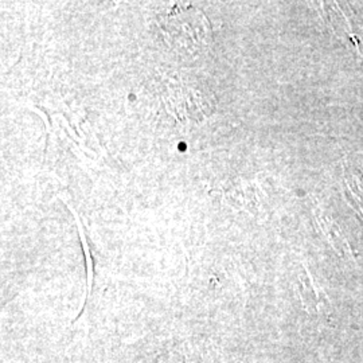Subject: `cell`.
I'll return each mask as SVG.
<instances>
[{
  "mask_svg": "<svg viewBox=\"0 0 363 363\" xmlns=\"http://www.w3.org/2000/svg\"><path fill=\"white\" fill-rule=\"evenodd\" d=\"M208 94L211 93L201 91L198 86L191 84H181L177 86V91H171L169 101L178 113H186L191 118H201L202 113L208 115L211 111L213 103L210 101L211 97L202 100H198V97L201 99Z\"/></svg>",
  "mask_w": 363,
  "mask_h": 363,
  "instance_id": "obj_2",
  "label": "cell"
},
{
  "mask_svg": "<svg viewBox=\"0 0 363 363\" xmlns=\"http://www.w3.org/2000/svg\"><path fill=\"white\" fill-rule=\"evenodd\" d=\"M160 30L172 50L182 55H198L213 42L206 15L193 6H178L159 18Z\"/></svg>",
  "mask_w": 363,
  "mask_h": 363,
  "instance_id": "obj_1",
  "label": "cell"
}]
</instances>
